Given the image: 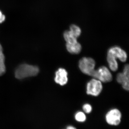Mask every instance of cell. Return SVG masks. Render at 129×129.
<instances>
[{
	"label": "cell",
	"mask_w": 129,
	"mask_h": 129,
	"mask_svg": "<svg viewBox=\"0 0 129 129\" xmlns=\"http://www.w3.org/2000/svg\"><path fill=\"white\" fill-rule=\"evenodd\" d=\"M127 58L126 52L119 47H113L109 48L108 51L107 60L110 69L113 72H115L118 69L117 58L122 62H124Z\"/></svg>",
	"instance_id": "6da1fadb"
},
{
	"label": "cell",
	"mask_w": 129,
	"mask_h": 129,
	"mask_svg": "<svg viewBox=\"0 0 129 129\" xmlns=\"http://www.w3.org/2000/svg\"><path fill=\"white\" fill-rule=\"evenodd\" d=\"M39 69L36 66L28 64H22L18 67L15 71V76L17 78L23 79L37 75Z\"/></svg>",
	"instance_id": "7a4b0ae2"
},
{
	"label": "cell",
	"mask_w": 129,
	"mask_h": 129,
	"mask_svg": "<svg viewBox=\"0 0 129 129\" xmlns=\"http://www.w3.org/2000/svg\"><path fill=\"white\" fill-rule=\"evenodd\" d=\"M95 62L90 57H83L80 60L79 67L81 72L85 74L91 76L94 71Z\"/></svg>",
	"instance_id": "3957f363"
},
{
	"label": "cell",
	"mask_w": 129,
	"mask_h": 129,
	"mask_svg": "<svg viewBox=\"0 0 129 129\" xmlns=\"http://www.w3.org/2000/svg\"><path fill=\"white\" fill-rule=\"evenodd\" d=\"M103 83L110 82L112 80V75L107 68L104 66L95 70L91 76Z\"/></svg>",
	"instance_id": "277c9868"
},
{
	"label": "cell",
	"mask_w": 129,
	"mask_h": 129,
	"mask_svg": "<svg viewBox=\"0 0 129 129\" xmlns=\"http://www.w3.org/2000/svg\"><path fill=\"white\" fill-rule=\"evenodd\" d=\"M103 89L102 82L96 79L89 81L86 85V93L88 95L96 96L99 95Z\"/></svg>",
	"instance_id": "5b68a950"
},
{
	"label": "cell",
	"mask_w": 129,
	"mask_h": 129,
	"mask_svg": "<svg viewBox=\"0 0 129 129\" xmlns=\"http://www.w3.org/2000/svg\"><path fill=\"white\" fill-rule=\"evenodd\" d=\"M121 117L122 114L120 111L117 109H113L106 114V122L110 125L117 126L120 124Z\"/></svg>",
	"instance_id": "8992f818"
},
{
	"label": "cell",
	"mask_w": 129,
	"mask_h": 129,
	"mask_svg": "<svg viewBox=\"0 0 129 129\" xmlns=\"http://www.w3.org/2000/svg\"><path fill=\"white\" fill-rule=\"evenodd\" d=\"M129 65L126 64L124 68L123 73L118 74L117 76L118 83L122 84L123 88L127 91L129 90Z\"/></svg>",
	"instance_id": "52a82bcc"
},
{
	"label": "cell",
	"mask_w": 129,
	"mask_h": 129,
	"mask_svg": "<svg viewBox=\"0 0 129 129\" xmlns=\"http://www.w3.org/2000/svg\"><path fill=\"white\" fill-rule=\"evenodd\" d=\"M68 73L63 68L59 69L56 72L55 81L56 83L60 85L63 86L68 83Z\"/></svg>",
	"instance_id": "ba28073f"
},
{
	"label": "cell",
	"mask_w": 129,
	"mask_h": 129,
	"mask_svg": "<svg viewBox=\"0 0 129 129\" xmlns=\"http://www.w3.org/2000/svg\"><path fill=\"white\" fill-rule=\"evenodd\" d=\"M66 47L68 51L73 54H79L82 49L81 45L78 42L74 44L66 43Z\"/></svg>",
	"instance_id": "9c48e42d"
},
{
	"label": "cell",
	"mask_w": 129,
	"mask_h": 129,
	"mask_svg": "<svg viewBox=\"0 0 129 129\" xmlns=\"http://www.w3.org/2000/svg\"><path fill=\"white\" fill-rule=\"evenodd\" d=\"M63 36L67 44H74L78 42L77 37L70 30L64 31Z\"/></svg>",
	"instance_id": "30bf717a"
},
{
	"label": "cell",
	"mask_w": 129,
	"mask_h": 129,
	"mask_svg": "<svg viewBox=\"0 0 129 129\" xmlns=\"http://www.w3.org/2000/svg\"><path fill=\"white\" fill-rule=\"evenodd\" d=\"M6 72L5 57L3 52V48L0 44V76L4 74Z\"/></svg>",
	"instance_id": "8fae6325"
},
{
	"label": "cell",
	"mask_w": 129,
	"mask_h": 129,
	"mask_svg": "<svg viewBox=\"0 0 129 129\" xmlns=\"http://www.w3.org/2000/svg\"><path fill=\"white\" fill-rule=\"evenodd\" d=\"M70 31L73 33L75 37H78L80 36L81 34V30L80 28L75 24H72L70 27Z\"/></svg>",
	"instance_id": "7c38bea8"
},
{
	"label": "cell",
	"mask_w": 129,
	"mask_h": 129,
	"mask_svg": "<svg viewBox=\"0 0 129 129\" xmlns=\"http://www.w3.org/2000/svg\"><path fill=\"white\" fill-rule=\"evenodd\" d=\"M75 119L78 122H83L86 120V116L83 112H79L75 114Z\"/></svg>",
	"instance_id": "4fadbf2b"
},
{
	"label": "cell",
	"mask_w": 129,
	"mask_h": 129,
	"mask_svg": "<svg viewBox=\"0 0 129 129\" xmlns=\"http://www.w3.org/2000/svg\"><path fill=\"white\" fill-rule=\"evenodd\" d=\"M83 111L86 113H90L92 110L91 106L89 104H85L83 107Z\"/></svg>",
	"instance_id": "5bb4252c"
},
{
	"label": "cell",
	"mask_w": 129,
	"mask_h": 129,
	"mask_svg": "<svg viewBox=\"0 0 129 129\" xmlns=\"http://www.w3.org/2000/svg\"><path fill=\"white\" fill-rule=\"evenodd\" d=\"M6 19V17L4 14H2V12L0 11V24L4 22Z\"/></svg>",
	"instance_id": "9a60e30c"
},
{
	"label": "cell",
	"mask_w": 129,
	"mask_h": 129,
	"mask_svg": "<svg viewBox=\"0 0 129 129\" xmlns=\"http://www.w3.org/2000/svg\"><path fill=\"white\" fill-rule=\"evenodd\" d=\"M67 129H77L75 127L73 126H68L67 127Z\"/></svg>",
	"instance_id": "2e32d148"
}]
</instances>
